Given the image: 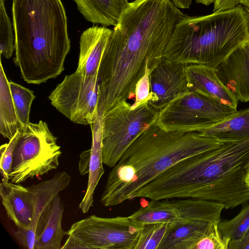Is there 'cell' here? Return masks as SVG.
Returning a JSON list of instances; mask_svg holds the SVG:
<instances>
[{
  "label": "cell",
  "instance_id": "cell-4",
  "mask_svg": "<svg viewBox=\"0 0 249 249\" xmlns=\"http://www.w3.org/2000/svg\"><path fill=\"white\" fill-rule=\"evenodd\" d=\"M15 57L21 77L39 85L64 70L71 48L61 0H13Z\"/></svg>",
  "mask_w": 249,
  "mask_h": 249
},
{
  "label": "cell",
  "instance_id": "cell-21",
  "mask_svg": "<svg viewBox=\"0 0 249 249\" xmlns=\"http://www.w3.org/2000/svg\"><path fill=\"white\" fill-rule=\"evenodd\" d=\"M205 136L223 142H239L249 140V108L235 113L202 131Z\"/></svg>",
  "mask_w": 249,
  "mask_h": 249
},
{
  "label": "cell",
  "instance_id": "cell-11",
  "mask_svg": "<svg viewBox=\"0 0 249 249\" xmlns=\"http://www.w3.org/2000/svg\"><path fill=\"white\" fill-rule=\"evenodd\" d=\"M97 75L86 76L75 71L66 75L48 98L51 105L75 124L95 123L99 116Z\"/></svg>",
  "mask_w": 249,
  "mask_h": 249
},
{
  "label": "cell",
  "instance_id": "cell-22",
  "mask_svg": "<svg viewBox=\"0 0 249 249\" xmlns=\"http://www.w3.org/2000/svg\"><path fill=\"white\" fill-rule=\"evenodd\" d=\"M210 222L195 221L177 225L161 243L158 249H194L207 231Z\"/></svg>",
  "mask_w": 249,
  "mask_h": 249
},
{
  "label": "cell",
  "instance_id": "cell-38",
  "mask_svg": "<svg viewBox=\"0 0 249 249\" xmlns=\"http://www.w3.org/2000/svg\"><path fill=\"white\" fill-rule=\"evenodd\" d=\"M246 11L247 12L248 14V19H249V6H244Z\"/></svg>",
  "mask_w": 249,
  "mask_h": 249
},
{
  "label": "cell",
  "instance_id": "cell-23",
  "mask_svg": "<svg viewBox=\"0 0 249 249\" xmlns=\"http://www.w3.org/2000/svg\"><path fill=\"white\" fill-rule=\"evenodd\" d=\"M21 128L18 120L8 80L0 62V133L11 140Z\"/></svg>",
  "mask_w": 249,
  "mask_h": 249
},
{
  "label": "cell",
  "instance_id": "cell-26",
  "mask_svg": "<svg viewBox=\"0 0 249 249\" xmlns=\"http://www.w3.org/2000/svg\"><path fill=\"white\" fill-rule=\"evenodd\" d=\"M217 227L224 238L230 241L241 239L249 231V204L243 207L232 219L220 221L217 223Z\"/></svg>",
  "mask_w": 249,
  "mask_h": 249
},
{
  "label": "cell",
  "instance_id": "cell-9",
  "mask_svg": "<svg viewBox=\"0 0 249 249\" xmlns=\"http://www.w3.org/2000/svg\"><path fill=\"white\" fill-rule=\"evenodd\" d=\"M237 110L189 91L161 109L156 121L164 130L202 131L224 120Z\"/></svg>",
  "mask_w": 249,
  "mask_h": 249
},
{
  "label": "cell",
  "instance_id": "cell-1",
  "mask_svg": "<svg viewBox=\"0 0 249 249\" xmlns=\"http://www.w3.org/2000/svg\"><path fill=\"white\" fill-rule=\"evenodd\" d=\"M183 14L171 0L129 2L108 37L99 67L98 111L135 99L136 86L159 64Z\"/></svg>",
  "mask_w": 249,
  "mask_h": 249
},
{
  "label": "cell",
  "instance_id": "cell-33",
  "mask_svg": "<svg viewBox=\"0 0 249 249\" xmlns=\"http://www.w3.org/2000/svg\"><path fill=\"white\" fill-rule=\"evenodd\" d=\"M240 0H215L213 12L224 11L233 8L239 4Z\"/></svg>",
  "mask_w": 249,
  "mask_h": 249
},
{
  "label": "cell",
  "instance_id": "cell-6",
  "mask_svg": "<svg viewBox=\"0 0 249 249\" xmlns=\"http://www.w3.org/2000/svg\"><path fill=\"white\" fill-rule=\"evenodd\" d=\"M20 131L10 174L11 182L17 184L57 169L62 154L46 122L30 123Z\"/></svg>",
  "mask_w": 249,
  "mask_h": 249
},
{
  "label": "cell",
  "instance_id": "cell-20",
  "mask_svg": "<svg viewBox=\"0 0 249 249\" xmlns=\"http://www.w3.org/2000/svg\"><path fill=\"white\" fill-rule=\"evenodd\" d=\"M88 21L105 26H116L127 6V0H73Z\"/></svg>",
  "mask_w": 249,
  "mask_h": 249
},
{
  "label": "cell",
  "instance_id": "cell-8",
  "mask_svg": "<svg viewBox=\"0 0 249 249\" xmlns=\"http://www.w3.org/2000/svg\"><path fill=\"white\" fill-rule=\"evenodd\" d=\"M141 228L129 216L92 215L71 226L61 249H136Z\"/></svg>",
  "mask_w": 249,
  "mask_h": 249
},
{
  "label": "cell",
  "instance_id": "cell-15",
  "mask_svg": "<svg viewBox=\"0 0 249 249\" xmlns=\"http://www.w3.org/2000/svg\"><path fill=\"white\" fill-rule=\"evenodd\" d=\"M64 211L60 197L56 196L40 216L36 228L34 249H61V241L68 231L62 228Z\"/></svg>",
  "mask_w": 249,
  "mask_h": 249
},
{
  "label": "cell",
  "instance_id": "cell-29",
  "mask_svg": "<svg viewBox=\"0 0 249 249\" xmlns=\"http://www.w3.org/2000/svg\"><path fill=\"white\" fill-rule=\"evenodd\" d=\"M20 135L19 130L9 142L1 145L0 147V171L2 177V180L9 181L10 180L14 153Z\"/></svg>",
  "mask_w": 249,
  "mask_h": 249
},
{
  "label": "cell",
  "instance_id": "cell-24",
  "mask_svg": "<svg viewBox=\"0 0 249 249\" xmlns=\"http://www.w3.org/2000/svg\"><path fill=\"white\" fill-rule=\"evenodd\" d=\"M177 224L154 222L142 225L136 249H158L161 243Z\"/></svg>",
  "mask_w": 249,
  "mask_h": 249
},
{
  "label": "cell",
  "instance_id": "cell-30",
  "mask_svg": "<svg viewBox=\"0 0 249 249\" xmlns=\"http://www.w3.org/2000/svg\"><path fill=\"white\" fill-rule=\"evenodd\" d=\"M150 71L147 70L145 75L137 83L135 89L134 103L131 105L134 108L149 100L150 91L149 75Z\"/></svg>",
  "mask_w": 249,
  "mask_h": 249
},
{
  "label": "cell",
  "instance_id": "cell-37",
  "mask_svg": "<svg viewBox=\"0 0 249 249\" xmlns=\"http://www.w3.org/2000/svg\"><path fill=\"white\" fill-rule=\"evenodd\" d=\"M239 3L244 6H249V0H240Z\"/></svg>",
  "mask_w": 249,
  "mask_h": 249
},
{
  "label": "cell",
  "instance_id": "cell-14",
  "mask_svg": "<svg viewBox=\"0 0 249 249\" xmlns=\"http://www.w3.org/2000/svg\"><path fill=\"white\" fill-rule=\"evenodd\" d=\"M189 91L198 93L216 103L237 109L238 101L222 83L215 68L198 64L186 65Z\"/></svg>",
  "mask_w": 249,
  "mask_h": 249
},
{
  "label": "cell",
  "instance_id": "cell-25",
  "mask_svg": "<svg viewBox=\"0 0 249 249\" xmlns=\"http://www.w3.org/2000/svg\"><path fill=\"white\" fill-rule=\"evenodd\" d=\"M9 87L16 112L21 128L30 124L31 105L36 96L33 91L9 81Z\"/></svg>",
  "mask_w": 249,
  "mask_h": 249
},
{
  "label": "cell",
  "instance_id": "cell-32",
  "mask_svg": "<svg viewBox=\"0 0 249 249\" xmlns=\"http://www.w3.org/2000/svg\"><path fill=\"white\" fill-rule=\"evenodd\" d=\"M90 158V149L85 151L80 154L79 170L82 176L89 173Z\"/></svg>",
  "mask_w": 249,
  "mask_h": 249
},
{
  "label": "cell",
  "instance_id": "cell-36",
  "mask_svg": "<svg viewBox=\"0 0 249 249\" xmlns=\"http://www.w3.org/2000/svg\"><path fill=\"white\" fill-rule=\"evenodd\" d=\"M215 0H196V2L205 5H209L212 3H214Z\"/></svg>",
  "mask_w": 249,
  "mask_h": 249
},
{
  "label": "cell",
  "instance_id": "cell-3",
  "mask_svg": "<svg viewBox=\"0 0 249 249\" xmlns=\"http://www.w3.org/2000/svg\"><path fill=\"white\" fill-rule=\"evenodd\" d=\"M224 143L200 131H167L155 122L132 142L112 168L100 202L111 207L132 200L142 187L176 163Z\"/></svg>",
  "mask_w": 249,
  "mask_h": 249
},
{
  "label": "cell",
  "instance_id": "cell-17",
  "mask_svg": "<svg viewBox=\"0 0 249 249\" xmlns=\"http://www.w3.org/2000/svg\"><path fill=\"white\" fill-rule=\"evenodd\" d=\"M0 195L8 218L17 228L29 229L33 220V208L27 187L2 180Z\"/></svg>",
  "mask_w": 249,
  "mask_h": 249
},
{
  "label": "cell",
  "instance_id": "cell-19",
  "mask_svg": "<svg viewBox=\"0 0 249 249\" xmlns=\"http://www.w3.org/2000/svg\"><path fill=\"white\" fill-rule=\"evenodd\" d=\"M102 117L99 114L97 121L90 124L92 132V142L88 186L79 208L83 213H87L93 201L95 188L104 173L102 153Z\"/></svg>",
  "mask_w": 249,
  "mask_h": 249
},
{
  "label": "cell",
  "instance_id": "cell-35",
  "mask_svg": "<svg viewBox=\"0 0 249 249\" xmlns=\"http://www.w3.org/2000/svg\"><path fill=\"white\" fill-rule=\"evenodd\" d=\"M174 4L178 8H189L192 0H171Z\"/></svg>",
  "mask_w": 249,
  "mask_h": 249
},
{
  "label": "cell",
  "instance_id": "cell-7",
  "mask_svg": "<svg viewBox=\"0 0 249 249\" xmlns=\"http://www.w3.org/2000/svg\"><path fill=\"white\" fill-rule=\"evenodd\" d=\"M127 101L117 104L102 117L103 162L113 168L132 142L150 124L160 111L148 101L132 108Z\"/></svg>",
  "mask_w": 249,
  "mask_h": 249
},
{
  "label": "cell",
  "instance_id": "cell-16",
  "mask_svg": "<svg viewBox=\"0 0 249 249\" xmlns=\"http://www.w3.org/2000/svg\"><path fill=\"white\" fill-rule=\"evenodd\" d=\"M112 30L93 26L84 31L80 38V53L76 71L86 76L97 75L101 58Z\"/></svg>",
  "mask_w": 249,
  "mask_h": 249
},
{
  "label": "cell",
  "instance_id": "cell-10",
  "mask_svg": "<svg viewBox=\"0 0 249 249\" xmlns=\"http://www.w3.org/2000/svg\"><path fill=\"white\" fill-rule=\"evenodd\" d=\"M223 204L191 198L151 200L141 202V207L129 216L134 225L170 222L178 225L195 221L219 223Z\"/></svg>",
  "mask_w": 249,
  "mask_h": 249
},
{
  "label": "cell",
  "instance_id": "cell-39",
  "mask_svg": "<svg viewBox=\"0 0 249 249\" xmlns=\"http://www.w3.org/2000/svg\"><path fill=\"white\" fill-rule=\"evenodd\" d=\"M246 181L249 186V168L248 174L247 175Z\"/></svg>",
  "mask_w": 249,
  "mask_h": 249
},
{
  "label": "cell",
  "instance_id": "cell-31",
  "mask_svg": "<svg viewBox=\"0 0 249 249\" xmlns=\"http://www.w3.org/2000/svg\"><path fill=\"white\" fill-rule=\"evenodd\" d=\"M13 234L18 242L25 248L34 249L36 238L29 233L27 229L17 228Z\"/></svg>",
  "mask_w": 249,
  "mask_h": 249
},
{
  "label": "cell",
  "instance_id": "cell-34",
  "mask_svg": "<svg viewBox=\"0 0 249 249\" xmlns=\"http://www.w3.org/2000/svg\"><path fill=\"white\" fill-rule=\"evenodd\" d=\"M228 249H249V231L241 239L230 241Z\"/></svg>",
  "mask_w": 249,
  "mask_h": 249
},
{
  "label": "cell",
  "instance_id": "cell-28",
  "mask_svg": "<svg viewBox=\"0 0 249 249\" xmlns=\"http://www.w3.org/2000/svg\"><path fill=\"white\" fill-rule=\"evenodd\" d=\"M216 222H210L209 227L196 244L194 249H228L230 240L224 238Z\"/></svg>",
  "mask_w": 249,
  "mask_h": 249
},
{
  "label": "cell",
  "instance_id": "cell-13",
  "mask_svg": "<svg viewBox=\"0 0 249 249\" xmlns=\"http://www.w3.org/2000/svg\"><path fill=\"white\" fill-rule=\"evenodd\" d=\"M215 69L238 101L249 102V44L236 49Z\"/></svg>",
  "mask_w": 249,
  "mask_h": 249
},
{
  "label": "cell",
  "instance_id": "cell-5",
  "mask_svg": "<svg viewBox=\"0 0 249 249\" xmlns=\"http://www.w3.org/2000/svg\"><path fill=\"white\" fill-rule=\"evenodd\" d=\"M249 44V22L244 6L201 16L183 15L176 24L163 58L215 68L234 51Z\"/></svg>",
  "mask_w": 249,
  "mask_h": 249
},
{
  "label": "cell",
  "instance_id": "cell-2",
  "mask_svg": "<svg viewBox=\"0 0 249 249\" xmlns=\"http://www.w3.org/2000/svg\"><path fill=\"white\" fill-rule=\"evenodd\" d=\"M249 140L225 142L176 163L142 187L136 196L199 199L232 209L249 201Z\"/></svg>",
  "mask_w": 249,
  "mask_h": 249
},
{
  "label": "cell",
  "instance_id": "cell-12",
  "mask_svg": "<svg viewBox=\"0 0 249 249\" xmlns=\"http://www.w3.org/2000/svg\"><path fill=\"white\" fill-rule=\"evenodd\" d=\"M186 65L162 58L149 75V104L160 111L171 102L189 92Z\"/></svg>",
  "mask_w": 249,
  "mask_h": 249
},
{
  "label": "cell",
  "instance_id": "cell-18",
  "mask_svg": "<svg viewBox=\"0 0 249 249\" xmlns=\"http://www.w3.org/2000/svg\"><path fill=\"white\" fill-rule=\"evenodd\" d=\"M71 180L70 175L62 171L51 179L27 187L33 208V220L27 230L35 237L36 224L41 213L55 197L70 185Z\"/></svg>",
  "mask_w": 249,
  "mask_h": 249
},
{
  "label": "cell",
  "instance_id": "cell-27",
  "mask_svg": "<svg viewBox=\"0 0 249 249\" xmlns=\"http://www.w3.org/2000/svg\"><path fill=\"white\" fill-rule=\"evenodd\" d=\"M15 50L12 24L4 6V0H0V51L6 59L10 58Z\"/></svg>",
  "mask_w": 249,
  "mask_h": 249
}]
</instances>
